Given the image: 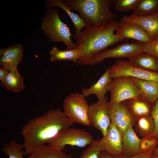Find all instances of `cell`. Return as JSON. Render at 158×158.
<instances>
[{"instance_id":"cell-15","label":"cell","mask_w":158,"mask_h":158,"mask_svg":"<svg viewBox=\"0 0 158 158\" xmlns=\"http://www.w3.org/2000/svg\"><path fill=\"white\" fill-rule=\"evenodd\" d=\"M121 20L139 25L153 40L158 39V12L152 15L140 17L131 14L123 16Z\"/></svg>"},{"instance_id":"cell-19","label":"cell","mask_w":158,"mask_h":158,"mask_svg":"<svg viewBox=\"0 0 158 158\" xmlns=\"http://www.w3.org/2000/svg\"><path fill=\"white\" fill-rule=\"evenodd\" d=\"M128 59L130 62L135 66L158 73V58L152 55L142 53Z\"/></svg>"},{"instance_id":"cell-9","label":"cell","mask_w":158,"mask_h":158,"mask_svg":"<svg viewBox=\"0 0 158 158\" xmlns=\"http://www.w3.org/2000/svg\"><path fill=\"white\" fill-rule=\"evenodd\" d=\"M109 103L106 96L98 99L89 106L88 112L91 125L101 131L103 137L107 134L111 122L108 111Z\"/></svg>"},{"instance_id":"cell-21","label":"cell","mask_w":158,"mask_h":158,"mask_svg":"<svg viewBox=\"0 0 158 158\" xmlns=\"http://www.w3.org/2000/svg\"><path fill=\"white\" fill-rule=\"evenodd\" d=\"M142 92L141 97L153 103L158 99V83L132 77Z\"/></svg>"},{"instance_id":"cell-11","label":"cell","mask_w":158,"mask_h":158,"mask_svg":"<svg viewBox=\"0 0 158 158\" xmlns=\"http://www.w3.org/2000/svg\"><path fill=\"white\" fill-rule=\"evenodd\" d=\"M145 44L139 42H125L112 48L107 49L99 53L93 58L95 64L103 62L110 58H127L128 59L144 53Z\"/></svg>"},{"instance_id":"cell-38","label":"cell","mask_w":158,"mask_h":158,"mask_svg":"<svg viewBox=\"0 0 158 158\" xmlns=\"http://www.w3.org/2000/svg\"></svg>"},{"instance_id":"cell-30","label":"cell","mask_w":158,"mask_h":158,"mask_svg":"<svg viewBox=\"0 0 158 158\" xmlns=\"http://www.w3.org/2000/svg\"><path fill=\"white\" fill-rule=\"evenodd\" d=\"M141 0H114L113 6L118 12H125L136 8Z\"/></svg>"},{"instance_id":"cell-17","label":"cell","mask_w":158,"mask_h":158,"mask_svg":"<svg viewBox=\"0 0 158 158\" xmlns=\"http://www.w3.org/2000/svg\"><path fill=\"white\" fill-rule=\"evenodd\" d=\"M112 80L108 68L98 80L90 87L83 88L82 93L85 97L94 94L98 99L103 98L108 91V87Z\"/></svg>"},{"instance_id":"cell-7","label":"cell","mask_w":158,"mask_h":158,"mask_svg":"<svg viewBox=\"0 0 158 158\" xmlns=\"http://www.w3.org/2000/svg\"><path fill=\"white\" fill-rule=\"evenodd\" d=\"M94 140L90 134L84 130L69 128L48 143L56 149L62 151L66 145L84 147L90 144Z\"/></svg>"},{"instance_id":"cell-32","label":"cell","mask_w":158,"mask_h":158,"mask_svg":"<svg viewBox=\"0 0 158 158\" xmlns=\"http://www.w3.org/2000/svg\"><path fill=\"white\" fill-rule=\"evenodd\" d=\"M144 44V53L150 54L158 58V39Z\"/></svg>"},{"instance_id":"cell-23","label":"cell","mask_w":158,"mask_h":158,"mask_svg":"<svg viewBox=\"0 0 158 158\" xmlns=\"http://www.w3.org/2000/svg\"><path fill=\"white\" fill-rule=\"evenodd\" d=\"M61 151L58 150L49 145L38 147L28 155L27 158H72Z\"/></svg>"},{"instance_id":"cell-27","label":"cell","mask_w":158,"mask_h":158,"mask_svg":"<svg viewBox=\"0 0 158 158\" xmlns=\"http://www.w3.org/2000/svg\"><path fill=\"white\" fill-rule=\"evenodd\" d=\"M2 150L3 152L8 154V158H24L25 155L23 144L17 142L15 140H11L8 143H6L2 147Z\"/></svg>"},{"instance_id":"cell-28","label":"cell","mask_w":158,"mask_h":158,"mask_svg":"<svg viewBox=\"0 0 158 158\" xmlns=\"http://www.w3.org/2000/svg\"><path fill=\"white\" fill-rule=\"evenodd\" d=\"M103 150L102 139L94 140L79 158H99L101 152Z\"/></svg>"},{"instance_id":"cell-4","label":"cell","mask_w":158,"mask_h":158,"mask_svg":"<svg viewBox=\"0 0 158 158\" xmlns=\"http://www.w3.org/2000/svg\"><path fill=\"white\" fill-rule=\"evenodd\" d=\"M41 22V28L45 36L51 41L62 42L67 49L76 48V43L71 40L73 36L66 24L60 19L57 10L52 8L47 9Z\"/></svg>"},{"instance_id":"cell-3","label":"cell","mask_w":158,"mask_h":158,"mask_svg":"<svg viewBox=\"0 0 158 158\" xmlns=\"http://www.w3.org/2000/svg\"><path fill=\"white\" fill-rule=\"evenodd\" d=\"M70 9L78 12L88 26H105L117 17L111 11L114 0H62Z\"/></svg>"},{"instance_id":"cell-35","label":"cell","mask_w":158,"mask_h":158,"mask_svg":"<svg viewBox=\"0 0 158 158\" xmlns=\"http://www.w3.org/2000/svg\"><path fill=\"white\" fill-rule=\"evenodd\" d=\"M99 158H116L105 150H102L100 154Z\"/></svg>"},{"instance_id":"cell-2","label":"cell","mask_w":158,"mask_h":158,"mask_svg":"<svg viewBox=\"0 0 158 158\" xmlns=\"http://www.w3.org/2000/svg\"><path fill=\"white\" fill-rule=\"evenodd\" d=\"M120 22L114 20L102 27L88 26L73 37L76 41V48L80 55L76 64L92 66L94 58L108 47L122 40L115 34Z\"/></svg>"},{"instance_id":"cell-8","label":"cell","mask_w":158,"mask_h":158,"mask_svg":"<svg viewBox=\"0 0 158 158\" xmlns=\"http://www.w3.org/2000/svg\"><path fill=\"white\" fill-rule=\"evenodd\" d=\"M111 78L126 76L158 83V73L135 66L129 61L118 60L108 68Z\"/></svg>"},{"instance_id":"cell-10","label":"cell","mask_w":158,"mask_h":158,"mask_svg":"<svg viewBox=\"0 0 158 158\" xmlns=\"http://www.w3.org/2000/svg\"><path fill=\"white\" fill-rule=\"evenodd\" d=\"M108 111L111 122L123 134L136 123V118L127 108L125 101L118 103L109 102Z\"/></svg>"},{"instance_id":"cell-5","label":"cell","mask_w":158,"mask_h":158,"mask_svg":"<svg viewBox=\"0 0 158 158\" xmlns=\"http://www.w3.org/2000/svg\"><path fill=\"white\" fill-rule=\"evenodd\" d=\"M85 97L78 92L68 95L63 102V112L71 121L89 126L91 125L88 118L90 106Z\"/></svg>"},{"instance_id":"cell-22","label":"cell","mask_w":158,"mask_h":158,"mask_svg":"<svg viewBox=\"0 0 158 158\" xmlns=\"http://www.w3.org/2000/svg\"><path fill=\"white\" fill-rule=\"evenodd\" d=\"M24 78L20 73L17 68L9 71L5 79L1 82V85L6 90L13 92H18L25 88Z\"/></svg>"},{"instance_id":"cell-1","label":"cell","mask_w":158,"mask_h":158,"mask_svg":"<svg viewBox=\"0 0 158 158\" xmlns=\"http://www.w3.org/2000/svg\"><path fill=\"white\" fill-rule=\"evenodd\" d=\"M74 123L59 109H50L30 120L23 126L21 132L25 155L45 145Z\"/></svg>"},{"instance_id":"cell-12","label":"cell","mask_w":158,"mask_h":158,"mask_svg":"<svg viewBox=\"0 0 158 158\" xmlns=\"http://www.w3.org/2000/svg\"><path fill=\"white\" fill-rule=\"evenodd\" d=\"M115 34L122 41L130 38L145 43L154 40L139 25L121 20L115 30Z\"/></svg>"},{"instance_id":"cell-24","label":"cell","mask_w":158,"mask_h":158,"mask_svg":"<svg viewBox=\"0 0 158 158\" xmlns=\"http://www.w3.org/2000/svg\"><path fill=\"white\" fill-rule=\"evenodd\" d=\"M49 54L51 56L50 61L51 62L68 60L73 61L76 64L80 55V51L77 48L71 50H61L56 47L52 48L49 51Z\"/></svg>"},{"instance_id":"cell-36","label":"cell","mask_w":158,"mask_h":158,"mask_svg":"<svg viewBox=\"0 0 158 158\" xmlns=\"http://www.w3.org/2000/svg\"><path fill=\"white\" fill-rule=\"evenodd\" d=\"M152 155L154 157H158V147L153 151Z\"/></svg>"},{"instance_id":"cell-6","label":"cell","mask_w":158,"mask_h":158,"mask_svg":"<svg viewBox=\"0 0 158 158\" xmlns=\"http://www.w3.org/2000/svg\"><path fill=\"white\" fill-rule=\"evenodd\" d=\"M108 91L110 94L109 102L118 103L140 97V90L132 77L121 76L112 79L109 84Z\"/></svg>"},{"instance_id":"cell-16","label":"cell","mask_w":158,"mask_h":158,"mask_svg":"<svg viewBox=\"0 0 158 158\" xmlns=\"http://www.w3.org/2000/svg\"><path fill=\"white\" fill-rule=\"evenodd\" d=\"M140 140L133 127L128 128L123 134V157H129L138 154L140 152Z\"/></svg>"},{"instance_id":"cell-14","label":"cell","mask_w":158,"mask_h":158,"mask_svg":"<svg viewBox=\"0 0 158 158\" xmlns=\"http://www.w3.org/2000/svg\"><path fill=\"white\" fill-rule=\"evenodd\" d=\"M23 49L20 44L11 46L8 48L1 49L0 65L10 71L17 68L23 55Z\"/></svg>"},{"instance_id":"cell-25","label":"cell","mask_w":158,"mask_h":158,"mask_svg":"<svg viewBox=\"0 0 158 158\" xmlns=\"http://www.w3.org/2000/svg\"><path fill=\"white\" fill-rule=\"evenodd\" d=\"M135 126V131L142 137L153 134L154 123L152 116L145 115L138 117Z\"/></svg>"},{"instance_id":"cell-20","label":"cell","mask_w":158,"mask_h":158,"mask_svg":"<svg viewBox=\"0 0 158 158\" xmlns=\"http://www.w3.org/2000/svg\"><path fill=\"white\" fill-rule=\"evenodd\" d=\"M54 7L62 9L67 14L75 27V33L80 32L83 28L88 26L79 15L72 11L69 6L65 4L62 0H49L47 1L46 9H48Z\"/></svg>"},{"instance_id":"cell-33","label":"cell","mask_w":158,"mask_h":158,"mask_svg":"<svg viewBox=\"0 0 158 158\" xmlns=\"http://www.w3.org/2000/svg\"><path fill=\"white\" fill-rule=\"evenodd\" d=\"M153 151L147 152H139L138 154L131 157H123L116 158H154Z\"/></svg>"},{"instance_id":"cell-13","label":"cell","mask_w":158,"mask_h":158,"mask_svg":"<svg viewBox=\"0 0 158 158\" xmlns=\"http://www.w3.org/2000/svg\"><path fill=\"white\" fill-rule=\"evenodd\" d=\"M102 140L104 150L116 158L123 157V133L112 122Z\"/></svg>"},{"instance_id":"cell-29","label":"cell","mask_w":158,"mask_h":158,"mask_svg":"<svg viewBox=\"0 0 158 158\" xmlns=\"http://www.w3.org/2000/svg\"><path fill=\"white\" fill-rule=\"evenodd\" d=\"M158 145V140L153 133L145 136L141 139L139 152H153L157 147Z\"/></svg>"},{"instance_id":"cell-37","label":"cell","mask_w":158,"mask_h":158,"mask_svg":"<svg viewBox=\"0 0 158 158\" xmlns=\"http://www.w3.org/2000/svg\"><path fill=\"white\" fill-rule=\"evenodd\" d=\"M154 158H158V157H154Z\"/></svg>"},{"instance_id":"cell-18","label":"cell","mask_w":158,"mask_h":158,"mask_svg":"<svg viewBox=\"0 0 158 158\" xmlns=\"http://www.w3.org/2000/svg\"><path fill=\"white\" fill-rule=\"evenodd\" d=\"M125 101L127 108L136 120L142 116L151 115L154 103L141 96Z\"/></svg>"},{"instance_id":"cell-31","label":"cell","mask_w":158,"mask_h":158,"mask_svg":"<svg viewBox=\"0 0 158 158\" xmlns=\"http://www.w3.org/2000/svg\"><path fill=\"white\" fill-rule=\"evenodd\" d=\"M151 115L154 123L153 134L158 140V99L153 104Z\"/></svg>"},{"instance_id":"cell-34","label":"cell","mask_w":158,"mask_h":158,"mask_svg":"<svg viewBox=\"0 0 158 158\" xmlns=\"http://www.w3.org/2000/svg\"><path fill=\"white\" fill-rule=\"evenodd\" d=\"M9 71L8 70L1 67L0 68V80L3 81L6 77Z\"/></svg>"},{"instance_id":"cell-26","label":"cell","mask_w":158,"mask_h":158,"mask_svg":"<svg viewBox=\"0 0 158 158\" xmlns=\"http://www.w3.org/2000/svg\"><path fill=\"white\" fill-rule=\"evenodd\" d=\"M158 12V0H141L132 14L140 17L151 16Z\"/></svg>"}]
</instances>
